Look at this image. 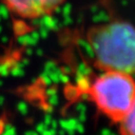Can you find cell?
I'll list each match as a JSON object with an SVG mask.
<instances>
[{
    "mask_svg": "<svg viewBox=\"0 0 135 135\" xmlns=\"http://www.w3.org/2000/svg\"><path fill=\"white\" fill-rule=\"evenodd\" d=\"M85 41L99 71H115L135 76V25L110 19L89 26Z\"/></svg>",
    "mask_w": 135,
    "mask_h": 135,
    "instance_id": "obj_1",
    "label": "cell"
},
{
    "mask_svg": "<svg viewBox=\"0 0 135 135\" xmlns=\"http://www.w3.org/2000/svg\"><path fill=\"white\" fill-rule=\"evenodd\" d=\"M84 93L98 113L117 125L135 101V77L122 72L99 71Z\"/></svg>",
    "mask_w": 135,
    "mask_h": 135,
    "instance_id": "obj_2",
    "label": "cell"
},
{
    "mask_svg": "<svg viewBox=\"0 0 135 135\" xmlns=\"http://www.w3.org/2000/svg\"><path fill=\"white\" fill-rule=\"evenodd\" d=\"M2 2L13 14L35 20L54 14L66 0H2Z\"/></svg>",
    "mask_w": 135,
    "mask_h": 135,
    "instance_id": "obj_3",
    "label": "cell"
},
{
    "mask_svg": "<svg viewBox=\"0 0 135 135\" xmlns=\"http://www.w3.org/2000/svg\"><path fill=\"white\" fill-rule=\"evenodd\" d=\"M117 126L119 135H135V101Z\"/></svg>",
    "mask_w": 135,
    "mask_h": 135,
    "instance_id": "obj_4",
    "label": "cell"
}]
</instances>
